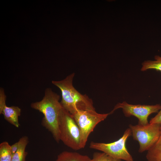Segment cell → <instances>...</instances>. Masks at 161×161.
Returning <instances> with one entry per match:
<instances>
[{
  "label": "cell",
  "mask_w": 161,
  "mask_h": 161,
  "mask_svg": "<svg viewBox=\"0 0 161 161\" xmlns=\"http://www.w3.org/2000/svg\"><path fill=\"white\" fill-rule=\"evenodd\" d=\"M74 75L72 73L63 80L52 81L61 92L60 103L62 106L72 115L78 110H95L92 99L86 95L80 93L73 86Z\"/></svg>",
  "instance_id": "cell-2"
},
{
  "label": "cell",
  "mask_w": 161,
  "mask_h": 161,
  "mask_svg": "<svg viewBox=\"0 0 161 161\" xmlns=\"http://www.w3.org/2000/svg\"><path fill=\"white\" fill-rule=\"evenodd\" d=\"M13 155L10 145L7 141L3 142L0 144V161H11Z\"/></svg>",
  "instance_id": "cell-13"
},
{
  "label": "cell",
  "mask_w": 161,
  "mask_h": 161,
  "mask_svg": "<svg viewBox=\"0 0 161 161\" xmlns=\"http://www.w3.org/2000/svg\"><path fill=\"white\" fill-rule=\"evenodd\" d=\"M149 123L161 125V108L157 114L151 119Z\"/></svg>",
  "instance_id": "cell-16"
},
{
  "label": "cell",
  "mask_w": 161,
  "mask_h": 161,
  "mask_svg": "<svg viewBox=\"0 0 161 161\" xmlns=\"http://www.w3.org/2000/svg\"><path fill=\"white\" fill-rule=\"evenodd\" d=\"M19 146L17 151L13 155L11 161H25L27 152L25 149L28 142V137L24 136L18 140Z\"/></svg>",
  "instance_id": "cell-11"
},
{
  "label": "cell",
  "mask_w": 161,
  "mask_h": 161,
  "mask_svg": "<svg viewBox=\"0 0 161 161\" xmlns=\"http://www.w3.org/2000/svg\"><path fill=\"white\" fill-rule=\"evenodd\" d=\"M132 135L130 128L124 132L123 136L118 140L113 142L105 143L92 142L89 147L98 150L117 159L125 161H134L126 146L128 138Z\"/></svg>",
  "instance_id": "cell-6"
},
{
  "label": "cell",
  "mask_w": 161,
  "mask_h": 161,
  "mask_svg": "<svg viewBox=\"0 0 161 161\" xmlns=\"http://www.w3.org/2000/svg\"><path fill=\"white\" fill-rule=\"evenodd\" d=\"M56 161H91V159L76 152L65 151L58 156Z\"/></svg>",
  "instance_id": "cell-9"
},
{
  "label": "cell",
  "mask_w": 161,
  "mask_h": 161,
  "mask_svg": "<svg viewBox=\"0 0 161 161\" xmlns=\"http://www.w3.org/2000/svg\"><path fill=\"white\" fill-rule=\"evenodd\" d=\"M60 97L49 88L45 91L44 95L39 101L32 103L31 107L44 115L41 124L52 134L58 143L60 141L59 129L60 113L62 106L59 102Z\"/></svg>",
  "instance_id": "cell-1"
},
{
  "label": "cell",
  "mask_w": 161,
  "mask_h": 161,
  "mask_svg": "<svg viewBox=\"0 0 161 161\" xmlns=\"http://www.w3.org/2000/svg\"><path fill=\"white\" fill-rule=\"evenodd\" d=\"M19 146L18 141L10 145L11 151L13 155L18 150Z\"/></svg>",
  "instance_id": "cell-17"
},
{
  "label": "cell",
  "mask_w": 161,
  "mask_h": 161,
  "mask_svg": "<svg viewBox=\"0 0 161 161\" xmlns=\"http://www.w3.org/2000/svg\"><path fill=\"white\" fill-rule=\"evenodd\" d=\"M21 110L17 106H8L5 105L0 114L3 115L4 119L16 128H18L20 124L18 117L21 115Z\"/></svg>",
  "instance_id": "cell-8"
},
{
  "label": "cell",
  "mask_w": 161,
  "mask_h": 161,
  "mask_svg": "<svg viewBox=\"0 0 161 161\" xmlns=\"http://www.w3.org/2000/svg\"><path fill=\"white\" fill-rule=\"evenodd\" d=\"M161 108V105L160 104L154 105H133L123 101L122 103H117L109 114H112L118 109L121 108L125 116H134L138 120V125H146L149 123L148 121L149 116L152 113H158Z\"/></svg>",
  "instance_id": "cell-7"
},
{
  "label": "cell",
  "mask_w": 161,
  "mask_h": 161,
  "mask_svg": "<svg viewBox=\"0 0 161 161\" xmlns=\"http://www.w3.org/2000/svg\"><path fill=\"white\" fill-rule=\"evenodd\" d=\"M133 139L139 144V152L148 150L158 140L160 132V125L149 123L146 125L130 124Z\"/></svg>",
  "instance_id": "cell-5"
},
{
  "label": "cell",
  "mask_w": 161,
  "mask_h": 161,
  "mask_svg": "<svg viewBox=\"0 0 161 161\" xmlns=\"http://www.w3.org/2000/svg\"><path fill=\"white\" fill-rule=\"evenodd\" d=\"M109 114V113H99L95 110H78L72 114L80 131L82 148L86 145L89 134L96 125Z\"/></svg>",
  "instance_id": "cell-4"
},
{
  "label": "cell",
  "mask_w": 161,
  "mask_h": 161,
  "mask_svg": "<svg viewBox=\"0 0 161 161\" xmlns=\"http://www.w3.org/2000/svg\"><path fill=\"white\" fill-rule=\"evenodd\" d=\"M60 140L75 150L82 148L81 135L79 127L72 115L63 107L59 119Z\"/></svg>",
  "instance_id": "cell-3"
},
{
  "label": "cell",
  "mask_w": 161,
  "mask_h": 161,
  "mask_svg": "<svg viewBox=\"0 0 161 161\" xmlns=\"http://www.w3.org/2000/svg\"><path fill=\"white\" fill-rule=\"evenodd\" d=\"M154 58V60L146 61L143 62L141 70L144 71L148 69H154L161 72V56L155 55Z\"/></svg>",
  "instance_id": "cell-12"
},
{
  "label": "cell",
  "mask_w": 161,
  "mask_h": 161,
  "mask_svg": "<svg viewBox=\"0 0 161 161\" xmlns=\"http://www.w3.org/2000/svg\"><path fill=\"white\" fill-rule=\"evenodd\" d=\"M6 96L4 89L1 88L0 89V113L1 112L4 106L6 105Z\"/></svg>",
  "instance_id": "cell-15"
},
{
  "label": "cell",
  "mask_w": 161,
  "mask_h": 161,
  "mask_svg": "<svg viewBox=\"0 0 161 161\" xmlns=\"http://www.w3.org/2000/svg\"><path fill=\"white\" fill-rule=\"evenodd\" d=\"M91 161H121V160L114 158L103 152H95L93 154Z\"/></svg>",
  "instance_id": "cell-14"
},
{
  "label": "cell",
  "mask_w": 161,
  "mask_h": 161,
  "mask_svg": "<svg viewBox=\"0 0 161 161\" xmlns=\"http://www.w3.org/2000/svg\"><path fill=\"white\" fill-rule=\"evenodd\" d=\"M159 137L155 144L148 150L146 155L148 161H161V125Z\"/></svg>",
  "instance_id": "cell-10"
}]
</instances>
